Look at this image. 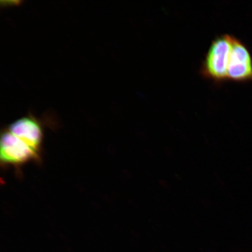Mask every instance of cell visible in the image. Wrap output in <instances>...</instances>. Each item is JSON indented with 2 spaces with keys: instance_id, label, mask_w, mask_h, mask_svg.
Returning a JSON list of instances; mask_svg holds the SVG:
<instances>
[{
  "instance_id": "6da1fadb",
  "label": "cell",
  "mask_w": 252,
  "mask_h": 252,
  "mask_svg": "<svg viewBox=\"0 0 252 252\" xmlns=\"http://www.w3.org/2000/svg\"><path fill=\"white\" fill-rule=\"evenodd\" d=\"M231 34H223L214 39L201 64V76L220 84L227 81V70L231 50Z\"/></svg>"
},
{
  "instance_id": "7a4b0ae2",
  "label": "cell",
  "mask_w": 252,
  "mask_h": 252,
  "mask_svg": "<svg viewBox=\"0 0 252 252\" xmlns=\"http://www.w3.org/2000/svg\"><path fill=\"white\" fill-rule=\"evenodd\" d=\"M0 158L2 164L20 166L38 160L40 152L33 149L7 128L2 131L0 142Z\"/></svg>"
},
{
  "instance_id": "3957f363",
  "label": "cell",
  "mask_w": 252,
  "mask_h": 252,
  "mask_svg": "<svg viewBox=\"0 0 252 252\" xmlns=\"http://www.w3.org/2000/svg\"><path fill=\"white\" fill-rule=\"evenodd\" d=\"M227 81H252V58L250 50L242 41L232 35Z\"/></svg>"
},
{
  "instance_id": "277c9868",
  "label": "cell",
  "mask_w": 252,
  "mask_h": 252,
  "mask_svg": "<svg viewBox=\"0 0 252 252\" xmlns=\"http://www.w3.org/2000/svg\"><path fill=\"white\" fill-rule=\"evenodd\" d=\"M6 128L32 148L40 152L43 140V130L41 122L33 115H28L18 119Z\"/></svg>"
}]
</instances>
